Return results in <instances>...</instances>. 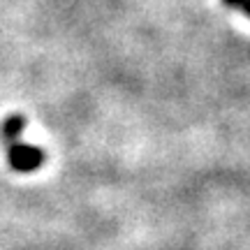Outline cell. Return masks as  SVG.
Wrapping results in <instances>:
<instances>
[{
	"mask_svg": "<svg viewBox=\"0 0 250 250\" xmlns=\"http://www.w3.org/2000/svg\"><path fill=\"white\" fill-rule=\"evenodd\" d=\"M223 2L227 5V7H241L243 0H223Z\"/></svg>",
	"mask_w": 250,
	"mask_h": 250,
	"instance_id": "3957f363",
	"label": "cell"
},
{
	"mask_svg": "<svg viewBox=\"0 0 250 250\" xmlns=\"http://www.w3.org/2000/svg\"><path fill=\"white\" fill-rule=\"evenodd\" d=\"M239 9H243V12H246V14L250 17V0H243V2H241V7H239Z\"/></svg>",
	"mask_w": 250,
	"mask_h": 250,
	"instance_id": "277c9868",
	"label": "cell"
},
{
	"mask_svg": "<svg viewBox=\"0 0 250 250\" xmlns=\"http://www.w3.org/2000/svg\"><path fill=\"white\" fill-rule=\"evenodd\" d=\"M23 127H26V118L21 116V114H12V116H7L2 121V125H0V139L7 144V146L19 142Z\"/></svg>",
	"mask_w": 250,
	"mask_h": 250,
	"instance_id": "7a4b0ae2",
	"label": "cell"
},
{
	"mask_svg": "<svg viewBox=\"0 0 250 250\" xmlns=\"http://www.w3.org/2000/svg\"><path fill=\"white\" fill-rule=\"evenodd\" d=\"M7 162L14 171L28 174V171H37L44 165V151L40 146L23 142H14L7 146Z\"/></svg>",
	"mask_w": 250,
	"mask_h": 250,
	"instance_id": "6da1fadb",
	"label": "cell"
}]
</instances>
